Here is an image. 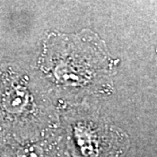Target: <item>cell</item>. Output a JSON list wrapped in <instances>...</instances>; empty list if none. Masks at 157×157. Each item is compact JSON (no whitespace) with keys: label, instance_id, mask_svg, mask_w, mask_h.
Masks as SVG:
<instances>
[{"label":"cell","instance_id":"obj_4","mask_svg":"<svg viewBox=\"0 0 157 157\" xmlns=\"http://www.w3.org/2000/svg\"><path fill=\"white\" fill-rule=\"evenodd\" d=\"M56 157H67V156H65V155H63V156H62V155H57Z\"/></svg>","mask_w":157,"mask_h":157},{"label":"cell","instance_id":"obj_1","mask_svg":"<svg viewBox=\"0 0 157 157\" xmlns=\"http://www.w3.org/2000/svg\"><path fill=\"white\" fill-rule=\"evenodd\" d=\"M73 145L77 157H120L127 141L112 131L84 122L73 128Z\"/></svg>","mask_w":157,"mask_h":157},{"label":"cell","instance_id":"obj_3","mask_svg":"<svg viewBox=\"0 0 157 157\" xmlns=\"http://www.w3.org/2000/svg\"><path fill=\"white\" fill-rule=\"evenodd\" d=\"M52 145L44 141H8L0 144V157H56Z\"/></svg>","mask_w":157,"mask_h":157},{"label":"cell","instance_id":"obj_2","mask_svg":"<svg viewBox=\"0 0 157 157\" xmlns=\"http://www.w3.org/2000/svg\"><path fill=\"white\" fill-rule=\"evenodd\" d=\"M30 98L19 78L6 68H0V130L30 110Z\"/></svg>","mask_w":157,"mask_h":157}]
</instances>
